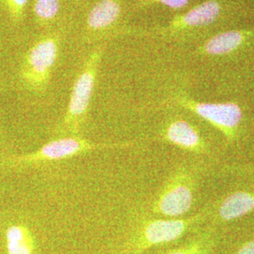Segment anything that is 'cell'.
Here are the masks:
<instances>
[{
    "instance_id": "obj_18",
    "label": "cell",
    "mask_w": 254,
    "mask_h": 254,
    "mask_svg": "<svg viewBox=\"0 0 254 254\" xmlns=\"http://www.w3.org/2000/svg\"><path fill=\"white\" fill-rule=\"evenodd\" d=\"M235 254H254V239L247 241L240 246L236 250Z\"/></svg>"
},
{
    "instance_id": "obj_11",
    "label": "cell",
    "mask_w": 254,
    "mask_h": 254,
    "mask_svg": "<svg viewBox=\"0 0 254 254\" xmlns=\"http://www.w3.org/2000/svg\"><path fill=\"white\" fill-rule=\"evenodd\" d=\"M254 211V190L235 191L218 204V216L222 221L242 218Z\"/></svg>"
},
{
    "instance_id": "obj_15",
    "label": "cell",
    "mask_w": 254,
    "mask_h": 254,
    "mask_svg": "<svg viewBox=\"0 0 254 254\" xmlns=\"http://www.w3.org/2000/svg\"><path fill=\"white\" fill-rule=\"evenodd\" d=\"M28 0H4L6 9L12 22L19 23L23 19Z\"/></svg>"
},
{
    "instance_id": "obj_10",
    "label": "cell",
    "mask_w": 254,
    "mask_h": 254,
    "mask_svg": "<svg viewBox=\"0 0 254 254\" xmlns=\"http://www.w3.org/2000/svg\"><path fill=\"white\" fill-rule=\"evenodd\" d=\"M122 7L118 0H100L87 17V28L91 33H100L113 27L121 16Z\"/></svg>"
},
{
    "instance_id": "obj_3",
    "label": "cell",
    "mask_w": 254,
    "mask_h": 254,
    "mask_svg": "<svg viewBox=\"0 0 254 254\" xmlns=\"http://www.w3.org/2000/svg\"><path fill=\"white\" fill-rule=\"evenodd\" d=\"M59 51L60 39L56 35L42 38L28 50L21 68V78L27 88L37 91L46 89Z\"/></svg>"
},
{
    "instance_id": "obj_8",
    "label": "cell",
    "mask_w": 254,
    "mask_h": 254,
    "mask_svg": "<svg viewBox=\"0 0 254 254\" xmlns=\"http://www.w3.org/2000/svg\"><path fill=\"white\" fill-rule=\"evenodd\" d=\"M161 139L183 150L192 153H203L206 146L199 131L188 121L176 119L164 127Z\"/></svg>"
},
{
    "instance_id": "obj_2",
    "label": "cell",
    "mask_w": 254,
    "mask_h": 254,
    "mask_svg": "<svg viewBox=\"0 0 254 254\" xmlns=\"http://www.w3.org/2000/svg\"><path fill=\"white\" fill-rule=\"evenodd\" d=\"M205 215L184 219H154L145 222L128 242L124 254H139L155 246L173 242L197 225Z\"/></svg>"
},
{
    "instance_id": "obj_13",
    "label": "cell",
    "mask_w": 254,
    "mask_h": 254,
    "mask_svg": "<svg viewBox=\"0 0 254 254\" xmlns=\"http://www.w3.org/2000/svg\"><path fill=\"white\" fill-rule=\"evenodd\" d=\"M60 0H35L34 13L41 26H48L60 12Z\"/></svg>"
},
{
    "instance_id": "obj_6",
    "label": "cell",
    "mask_w": 254,
    "mask_h": 254,
    "mask_svg": "<svg viewBox=\"0 0 254 254\" xmlns=\"http://www.w3.org/2000/svg\"><path fill=\"white\" fill-rule=\"evenodd\" d=\"M194 182L190 173L180 169L172 174L152 205L154 214L168 218L186 215L193 204Z\"/></svg>"
},
{
    "instance_id": "obj_14",
    "label": "cell",
    "mask_w": 254,
    "mask_h": 254,
    "mask_svg": "<svg viewBox=\"0 0 254 254\" xmlns=\"http://www.w3.org/2000/svg\"><path fill=\"white\" fill-rule=\"evenodd\" d=\"M215 244V240L210 234L200 236L186 245L173 250L166 254H209Z\"/></svg>"
},
{
    "instance_id": "obj_16",
    "label": "cell",
    "mask_w": 254,
    "mask_h": 254,
    "mask_svg": "<svg viewBox=\"0 0 254 254\" xmlns=\"http://www.w3.org/2000/svg\"><path fill=\"white\" fill-rule=\"evenodd\" d=\"M225 170L227 173L236 175H248L254 176V164H236L226 166Z\"/></svg>"
},
{
    "instance_id": "obj_4",
    "label": "cell",
    "mask_w": 254,
    "mask_h": 254,
    "mask_svg": "<svg viewBox=\"0 0 254 254\" xmlns=\"http://www.w3.org/2000/svg\"><path fill=\"white\" fill-rule=\"evenodd\" d=\"M127 143H93L79 136H65L55 139L31 154L8 159L10 167H27L38 164L62 160L94 150L126 147Z\"/></svg>"
},
{
    "instance_id": "obj_9",
    "label": "cell",
    "mask_w": 254,
    "mask_h": 254,
    "mask_svg": "<svg viewBox=\"0 0 254 254\" xmlns=\"http://www.w3.org/2000/svg\"><path fill=\"white\" fill-rule=\"evenodd\" d=\"M254 36V32L251 30H228L209 39L201 51L213 56L231 54L250 43Z\"/></svg>"
},
{
    "instance_id": "obj_1",
    "label": "cell",
    "mask_w": 254,
    "mask_h": 254,
    "mask_svg": "<svg viewBox=\"0 0 254 254\" xmlns=\"http://www.w3.org/2000/svg\"><path fill=\"white\" fill-rule=\"evenodd\" d=\"M103 53L104 47L98 46L95 48L89 55L74 81L67 110L60 127V133L64 136H79L81 133L94 91Z\"/></svg>"
},
{
    "instance_id": "obj_5",
    "label": "cell",
    "mask_w": 254,
    "mask_h": 254,
    "mask_svg": "<svg viewBox=\"0 0 254 254\" xmlns=\"http://www.w3.org/2000/svg\"><path fill=\"white\" fill-rule=\"evenodd\" d=\"M176 103L216 127L229 141H234L238 136L243 111L235 103L198 102L186 96H178Z\"/></svg>"
},
{
    "instance_id": "obj_7",
    "label": "cell",
    "mask_w": 254,
    "mask_h": 254,
    "mask_svg": "<svg viewBox=\"0 0 254 254\" xmlns=\"http://www.w3.org/2000/svg\"><path fill=\"white\" fill-rule=\"evenodd\" d=\"M222 9V5L218 0H207L186 13L175 16L167 26L155 28L154 33L172 36L187 30L208 27L219 18Z\"/></svg>"
},
{
    "instance_id": "obj_17",
    "label": "cell",
    "mask_w": 254,
    "mask_h": 254,
    "mask_svg": "<svg viewBox=\"0 0 254 254\" xmlns=\"http://www.w3.org/2000/svg\"><path fill=\"white\" fill-rule=\"evenodd\" d=\"M143 4L145 5H150V4H162L166 7H169L173 9H180L184 7H186L190 0H141Z\"/></svg>"
},
{
    "instance_id": "obj_12",
    "label": "cell",
    "mask_w": 254,
    "mask_h": 254,
    "mask_svg": "<svg viewBox=\"0 0 254 254\" xmlns=\"http://www.w3.org/2000/svg\"><path fill=\"white\" fill-rule=\"evenodd\" d=\"M6 239L9 254H33L35 251L33 235L24 224L10 225L6 233Z\"/></svg>"
}]
</instances>
